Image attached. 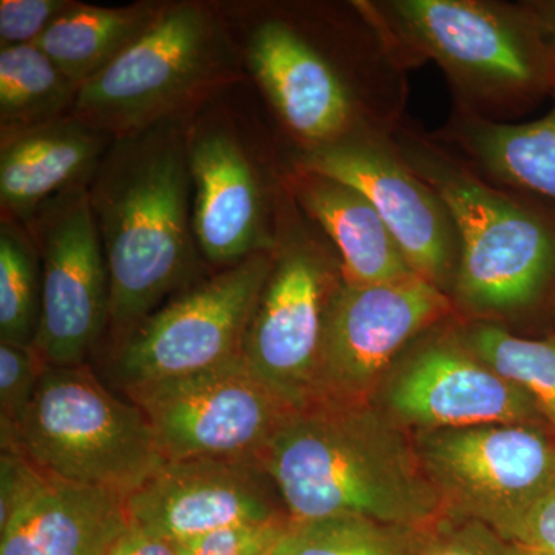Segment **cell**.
Segmentation results:
<instances>
[{"label":"cell","instance_id":"obj_1","mask_svg":"<svg viewBox=\"0 0 555 555\" xmlns=\"http://www.w3.org/2000/svg\"><path fill=\"white\" fill-rule=\"evenodd\" d=\"M188 116L113 139L89 181L109 281L108 327L126 341L199 269Z\"/></svg>","mask_w":555,"mask_h":555},{"label":"cell","instance_id":"obj_2","mask_svg":"<svg viewBox=\"0 0 555 555\" xmlns=\"http://www.w3.org/2000/svg\"><path fill=\"white\" fill-rule=\"evenodd\" d=\"M295 521L361 516L426 529L441 496L404 438L364 403H324L295 412L259 452Z\"/></svg>","mask_w":555,"mask_h":555},{"label":"cell","instance_id":"obj_3","mask_svg":"<svg viewBox=\"0 0 555 555\" xmlns=\"http://www.w3.org/2000/svg\"><path fill=\"white\" fill-rule=\"evenodd\" d=\"M401 68L434 61L456 109L495 120L553 91L554 60L528 2H358Z\"/></svg>","mask_w":555,"mask_h":555},{"label":"cell","instance_id":"obj_4","mask_svg":"<svg viewBox=\"0 0 555 555\" xmlns=\"http://www.w3.org/2000/svg\"><path fill=\"white\" fill-rule=\"evenodd\" d=\"M390 138L454 219L460 306L489 317L535 305L555 278V217L520 193L492 184L434 139L401 126Z\"/></svg>","mask_w":555,"mask_h":555},{"label":"cell","instance_id":"obj_5","mask_svg":"<svg viewBox=\"0 0 555 555\" xmlns=\"http://www.w3.org/2000/svg\"><path fill=\"white\" fill-rule=\"evenodd\" d=\"M2 448L17 449L47 476L124 499L166 462L144 414L87 364L47 369Z\"/></svg>","mask_w":555,"mask_h":555},{"label":"cell","instance_id":"obj_6","mask_svg":"<svg viewBox=\"0 0 555 555\" xmlns=\"http://www.w3.org/2000/svg\"><path fill=\"white\" fill-rule=\"evenodd\" d=\"M230 47L208 7L179 2L79 89L73 118L113 139L188 116L232 79Z\"/></svg>","mask_w":555,"mask_h":555},{"label":"cell","instance_id":"obj_7","mask_svg":"<svg viewBox=\"0 0 555 555\" xmlns=\"http://www.w3.org/2000/svg\"><path fill=\"white\" fill-rule=\"evenodd\" d=\"M166 460L258 459L297 409L241 356L196 374L122 387Z\"/></svg>","mask_w":555,"mask_h":555},{"label":"cell","instance_id":"obj_8","mask_svg":"<svg viewBox=\"0 0 555 555\" xmlns=\"http://www.w3.org/2000/svg\"><path fill=\"white\" fill-rule=\"evenodd\" d=\"M295 229L276 238L243 356L276 393L302 411L321 403L328 310L345 281L337 254Z\"/></svg>","mask_w":555,"mask_h":555},{"label":"cell","instance_id":"obj_9","mask_svg":"<svg viewBox=\"0 0 555 555\" xmlns=\"http://www.w3.org/2000/svg\"><path fill=\"white\" fill-rule=\"evenodd\" d=\"M273 259L275 251L251 255L160 306L116 350L120 387L184 377L243 356Z\"/></svg>","mask_w":555,"mask_h":555},{"label":"cell","instance_id":"obj_10","mask_svg":"<svg viewBox=\"0 0 555 555\" xmlns=\"http://www.w3.org/2000/svg\"><path fill=\"white\" fill-rule=\"evenodd\" d=\"M38 248L42 302L35 350L47 367L86 364L108 327L109 281L89 181L47 201L25 228Z\"/></svg>","mask_w":555,"mask_h":555},{"label":"cell","instance_id":"obj_11","mask_svg":"<svg viewBox=\"0 0 555 555\" xmlns=\"http://www.w3.org/2000/svg\"><path fill=\"white\" fill-rule=\"evenodd\" d=\"M420 447L441 500L496 535L555 489V441L528 423L430 430Z\"/></svg>","mask_w":555,"mask_h":555},{"label":"cell","instance_id":"obj_12","mask_svg":"<svg viewBox=\"0 0 555 555\" xmlns=\"http://www.w3.org/2000/svg\"><path fill=\"white\" fill-rule=\"evenodd\" d=\"M295 169L358 190L392 233L412 270L441 291L459 268L460 240L440 196L401 158L390 133L306 150Z\"/></svg>","mask_w":555,"mask_h":555},{"label":"cell","instance_id":"obj_13","mask_svg":"<svg viewBox=\"0 0 555 555\" xmlns=\"http://www.w3.org/2000/svg\"><path fill=\"white\" fill-rule=\"evenodd\" d=\"M452 312L447 292L420 275L369 286L343 283L328 310L321 403H361L412 341Z\"/></svg>","mask_w":555,"mask_h":555},{"label":"cell","instance_id":"obj_14","mask_svg":"<svg viewBox=\"0 0 555 555\" xmlns=\"http://www.w3.org/2000/svg\"><path fill=\"white\" fill-rule=\"evenodd\" d=\"M124 505L131 525L173 545L288 517L258 459L166 460Z\"/></svg>","mask_w":555,"mask_h":555},{"label":"cell","instance_id":"obj_15","mask_svg":"<svg viewBox=\"0 0 555 555\" xmlns=\"http://www.w3.org/2000/svg\"><path fill=\"white\" fill-rule=\"evenodd\" d=\"M247 61L305 152L363 134L392 133L364 112L345 76L288 22L258 25L248 40Z\"/></svg>","mask_w":555,"mask_h":555},{"label":"cell","instance_id":"obj_16","mask_svg":"<svg viewBox=\"0 0 555 555\" xmlns=\"http://www.w3.org/2000/svg\"><path fill=\"white\" fill-rule=\"evenodd\" d=\"M387 406L430 430L531 425L540 415L528 393L486 366L459 335L420 347L387 387Z\"/></svg>","mask_w":555,"mask_h":555},{"label":"cell","instance_id":"obj_17","mask_svg":"<svg viewBox=\"0 0 555 555\" xmlns=\"http://www.w3.org/2000/svg\"><path fill=\"white\" fill-rule=\"evenodd\" d=\"M193 230L201 255L211 264H238L251 255L275 251L254 167L225 130L190 127Z\"/></svg>","mask_w":555,"mask_h":555},{"label":"cell","instance_id":"obj_18","mask_svg":"<svg viewBox=\"0 0 555 555\" xmlns=\"http://www.w3.org/2000/svg\"><path fill=\"white\" fill-rule=\"evenodd\" d=\"M129 526L124 496L38 469L0 525V555H108Z\"/></svg>","mask_w":555,"mask_h":555},{"label":"cell","instance_id":"obj_19","mask_svg":"<svg viewBox=\"0 0 555 555\" xmlns=\"http://www.w3.org/2000/svg\"><path fill=\"white\" fill-rule=\"evenodd\" d=\"M112 142L73 116L2 138V218L27 228L47 201L90 181Z\"/></svg>","mask_w":555,"mask_h":555},{"label":"cell","instance_id":"obj_20","mask_svg":"<svg viewBox=\"0 0 555 555\" xmlns=\"http://www.w3.org/2000/svg\"><path fill=\"white\" fill-rule=\"evenodd\" d=\"M291 192L331 241L346 284L369 286L414 275L385 221L358 190L295 169Z\"/></svg>","mask_w":555,"mask_h":555},{"label":"cell","instance_id":"obj_21","mask_svg":"<svg viewBox=\"0 0 555 555\" xmlns=\"http://www.w3.org/2000/svg\"><path fill=\"white\" fill-rule=\"evenodd\" d=\"M441 141L454 144L492 184L535 196L555 210V108L531 122H495L456 109Z\"/></svg>","mask_w":555,"mask_h":555},{"label":"cell","instance_id":"obj_22","mask_svg":"<svg viewBox=\"0 0 555 555\" xmlns=\"http://www.w3.org/2000/svg\"><path fill=\"white\" fill-rule=\"evenodd\" d=\"M164 7L137 3L105 9L76 3L50 25L35 46L80 89L141 39L158 21Z\"/></svg>","mask_w":555,"mask_h":555},{"label":"cell","instance_id":"obj_23","mask_svg":"<svg viewBox=\"0 0 555 555\" xmlns=\"http://www.w3.org/2000/svg\"><path fill=\"white\" fill-rule=\"evenodd\" d=\"M79 87L35 43L0 50L2 138L72 115Z\"/></svg>","mask_w":555,"mask_h":555},{"label":"cell","instance_id":"obj_24","mask_svg":"<svg viewBox=\"0 0 555 555\" xmlns=\"http://www.w3.org/2000/svg\"><path fill=\"white\" fill-rule=\"evenodd\" d=\"M459 338L486 366L528 393L555 430V337H518L502 324L480 320L463 327Z\"/></svg>","mask_w":555,"mask_h":555},{"label":"cell","instance_id":"obj_25","mask_svg":"<svg viewBox=\"0 0 555 555\" xmlns=\"http://www.w3.org/2000/svg\"><path fill=\"white\" fill-rule=\"evenodd\" d=\"M423 535L361 516L291 520L272 555H420Z\"/></svg>","mask_w":555,"mask_h":555},{"label":"cell","instance_id":"obj_26","mask_svg":"<svg viewBox=\"0 0 555 555\" xmlns=\"http://www.w3.org/2000/svg\"><path fill=\"white\" fill-rule=\"evenodd\" d=\"M42 302V269L30 233L10 218L0 224V343L35 346Z\"/></svg>","mask_w":555,"mask_h":555},{"label":"cell","instance_id":"obj_27","mask_svg":"<svg viewBox=\"0 0 555 555\" xmlns=\"http://www.w3.org/2000/svg\"><path fill=\"white\" fill-rule=\"evenodd\" d=\"M47 364L35 347L0 343V438L10 443L20 427Z\"/></svg>","mask_w":555,"mask_h":555},{"label":"cell","instance_id":"obj_28","mask_svg":"<svg viewBox=\"0 0 555 555\" xmlns=\"http://www.w3.org/2000/svg\"><path fill=\"white\" fill-rule=\"evenodd\" d=\"M288 517L219 529L175 545L179 555H272L286 531Z\"/></svg>","mask_w":555,"mask_h":555},{"label":"cell","instance_id":"obj_29","mask_svg":"<svg viewBox=\"0 0 555 555\" xmlns=\"http://www.w3.org/2000/svg\"><path fill=\"white\" fill-rule=\"evenodd\" d=\"M420 555H520L480 521H440L425 529Z\"/></svg>","mask_w":555,"mask_h":555},{"label":"cell","instance_id":"obj_30","mask_svg":"<svg viewBox=\"0 0 555 555\" xmlns=\"http://www.w3.org/2000/svg\"><path fill=\"white\" fill-rule=\"evenodd\" d=\"M78 2L72 0H2L0 47L35 43L54 21Z\"/></svg>","mask_w":555,"mask_h":555},{"label":"cell","instance_id":"obj_31","mask_svg":"<svg viewBox=\"0 0 555 555\" xmlns=\"http://www.w3.org/2000/svg\"><path fill=\"white\" fill-rule=\"evenodd\" d=\"M500 537L521 553L555 555V489L540 496Z\"/></svg>","mask_w":555,"mask_h":555},{"label":"cell","instance_id":"obj_32","mask_svg":"<svg viewBox=\"0 0 555 555\" xmlns=\"http://www.w3.org/2000/svg\"><path fill=\"white\" fill-rule=\"evenodd\" d=\"M108 555H179L173 543L131 525Z\"/></svg>","mask_w":555,"mask_h":555},{"label":"cell","instance_id":"obj_33","mask_svg":"<svg viewBox=\"0 0 555 555\" xmlns=\"http://www.w3.org/2000/svg\"><path fill=\"white\" fill-rule=\"evenodd\" d=\"M529 9L534 13L537 24L542 30L553 60H555V0H539L528 2Z\"/></svg>","mask_w":555,"mask_h":555},{"label":"cell","instance_id":"obj_34","mask_svg":"<svg viewBox=\"0 0 555 555\" xmlns=\"http://www.w3.org/2000/svg\"><path fill=\"white\" fill-rule=\"evenodd\" d=\"M553 93L555 96V60H554V80H553Z\"/></svg>","mask_w":555,"mask_h":555},{"label":"cell","instance_id":"obj_35","mask_svg":"<svg viewBox=\"0 0 555 555\" xmlns=\"http://www.w3.org/2000/svg\"><path fill=\"white\" fill-rule=\"evenodd\" d=\"M517 550V547H516ZM518 551V550H517ZM518 553H520V555H531V554H525V553H521V551H518Z\"/></svg>","mask_w":555,"mask_h":555}]
</instances>
